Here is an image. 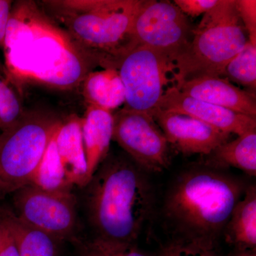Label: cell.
<instances>
[{"mask_svg":"<svg viewBox=\"0 0 256 256\" xmlns=\"http://www.w3.org/2000/svg\"><path fill=\"white\" fill-rule=\"evenodd\" d=\"M248 184L226 170L204 162L176 174L161 208L165 229L172 240L214 247Z\"/></svg>","mask_w":256,"mask_h":256,"instance_id":"cell-2","label":"cell"},{"mask_svg":"<svg viewBox=\"0 0 256 256\" xmlns=\"http://www.w3.org/2000/svg\"><path fill=\"white\" fill-rule=\"evenodd\" d=\"M112 140L149 174L161 172L170 164L169 142L146 112L122 108L114 114Z\"/></svg>","mask_w":256,"mask_h":256,"instance_id":"cell-9","label":"cell"},{"mask_svg":"<svg viewBox=\"0 0 256 256\" xmlns=\"http://www.w3.org/2000/svg\"><path fill=\"white\" fill-rule=\"evenodd\" d=\"M0 74L8 79L6 68H5L4 64L2 63L1 60H0Z\"/></svg>","mask_w":256,"mask_h":256,"instance_id":"cell-30","label":"cell"},{"mask_svg":"<svg viewBox=\"0 0 256 256\" xmlns=\"http://www.w3.org/2000/svg\"><path fill=\"white\" fill-rule=\"evenodd\" d=\"M240 20L246 30L248 41L256 45V1L236 0Z\"/></svg>","mask_w":256,"mask_h":256,"instance_id":"cell-25","label":"cell"},{"mask_svg":"<svg viewBox=\"0 0 256 256\" xmlns=\"http://www.w3.org/2000/svg\"><path fill=\"white\" fill-rule=\"evenodd\" d=\"M158 256H218L214 247L194 242L172 240L162 250Z\"/></svg>","mask_w":256,"mask_h":256,"instance_id":"cell-24","label":"cell"},{"mask_svg":"<svg viewBox=\"0 0 256 256\" xmlns=\"http://www.w3.org/2000/svg\"><path fill=\"white\" fill-rule=\"evenodd\" d=\"M86 188L87 214L95 238L134 244L156 210L149 173L126 153L108 154Z\"/></svg>","mask_w":256,"mask_h":256,"instance_id":"cell-3","label":"cell"},{"mask_svg":"<svg viewBox=\"0 0 256 256\" xmlns=\"http://www.w3.org/2000/svg\"><path fill=\"white\" fill-rule=\"evenodd\" d=\"M64 120L52 112H25L0 134V200L30 184Z\"/></svg>","mask_w":256,"mask_h":256,"instance_id":"cell-6","label":"cell"},{"mask_svg":"<svg viewBox=\"0 0 256 256\" xmlns=\"http://www.w3.org/2000/svg\"><path fill=\"white\" fill-rule=\"evenodd\" d=\"M194 30L188 16L174 3L143 0L133 22L127 52L141 45L150 47L174 64L190 47Z\"/></svg>","mask_w":256,"mask_h":256,"instance_id":"cell-8","label":"cell"},{"mask_svg":"<svg viewBox=\"0 0 256 256\" xmlns=\"http://www.w3.org/2000/svg\"><path fill=\"white\" fill-rule=\"evenodd\" d=\"M62 169L72 186L87 185L86 161L82 137V118L72 116L64 120L54 137Z\"/></svg>","mask_w":256,"mask_h":256,"instance_id":"cell-14","label":"cell"},{"mask_svg":"<svg viewBox=\"0 0 256 256\" xmlns=\"http://www.w3.org/2000/svg\"><path fill=\"white\" fill-rule=\"evenodd\" d=\"M170 144L185 156H207L228 142L230 134L198 120L156 108L152 114Z\"/></svg>","mask_w":256,"mask_h":256,"instance_id":"cell-11","label":"cell"},{"mask_svg":"<svg viewBox=\"0 0 256 256\" xmlns=\"http://www.w3.org/2000/svg\"><path fill=\"white\" fill-rule=\"evenodd\" d=\"M80 256H149L138 250L134 244H116L94 237L84 242Z\"/></svg>","mask_w":256,"mask_h":256,"instance_id":"cell-23","label":"cell"},{"mask_svg":"<svg viewBox=\"0 0 256 256\" xmlns=\"http://www.w3.org/2000/svg\"><path fill=\"white\" fill-rule=\"evenodd\" d=\"M0 220L14 240L20 256H57L60 240L25 223L16 214L0 208Z\"/></svg>","mask_w":256,"mask_h":256,"instance_id":"cell-16","label":"cell"},{"mask_svg":"<svg viewBox=\"0 0 256 256\" xmlns=\"http://www.w3.org/2000/svg\"><path fill=\"white\" fill-rule=\"evenodd\" d=\"M226 240L239 250L256 247V186L248 185L242 200L234 208L224 229Z\"/></svg>","mask_w":256,"mask_h":256,"instance_id":"cell-18","label":"cell"},{"mask_svg":"<svg viewBox=\"0 0 256 256\" xmlns=\"http://www.w3.org/2000/svg\"><path fill=\"white\" fill-rule=\"evenodd\" d=\"M12 5V1L0 0V48L2 50L4 46L5 38Z\"/></svg>","mask_w":256,"mask_h":256,"instance_id":"cell-28","label":"cell"},{"mask_svg":"<svg viewBox=\"0 0 256 256\" xmlns=\"http://www.w3.org/2000/svg\"><path fill=\"white\" fill-rule=\"evenodd\" d=\"M24 112L11 82L0 74V130L3 132L14 126Z\"/></svg>","mask_w":256,"mask_h":256,"instance_id":"cell-22","label":"cell"},{"mask_svg":"<svg viewBox=\"0 0 256 256\" xmlns=\"http://www.w3.org/2000/svg\"><path fill=\"white\" fill-rule=\"evenodd\" d=\"M3 50L12 84L34 82L70 89L99 66L32 2L12 5Z\"/></svg>","mask_w":256,"mask_h":256,"instance_id":"cell-1","label":"cell"},{"mask_svg":"<svg viewBox=\"0 0 256 256\" xmlns=\"http://www.w3.org/2000/svg\"><path fill=\"white\" fill-rule=\"evenodd\" d=\"M158 108L193 118L230 134L256 130V118L194 98L174 85L166 89Z\"/></svg>","mask_w":256,"mask_h":256,"instance_id":"cell-12","label":"cell"},{"mask_svg":"<svg viewBox=\"0 0 256 256\" xmlns=\"http://www.w3.org/2000/svg\"><path fill=\"white\" fill-rule=\"evenodd\" d=\"M234 256H256V255L254 250H242Z\"/></svg>","mask_w":256,"mask_h":256,"instance_id":"cell-29","label":"cell"},{"mask_svg":"<svg viewBox=\"0 0 256 256\" xmlns=\"http://www.w3.org/2000/svg\"><path fill=\"white\" fill-rule=\"evenodd\" d=\"M174 86L194 98L256 118V95L236 86L228 78L202 76Z\"/></svg>","mask_w":256,"mask_h":256,"instance_id":"cell-13","label":"cell"},{"mask_svg":"<svg viewBox=\"0 0 256 256\" xmlns=\"http://www.w3.org/2000/svg\"><path fill=\"white\" fill-rule=\"evenodd\" d=\"M30 184L34 185L45 191L62 193L72 192L73 186L68 182L64 174L57 154L54 138Z\"/></svg>","mask_w":256,"mask_h":256,"instance_id":"cell-20","label":"cell"},{"mask_svg":"<svg viewBox=\"0 0 256 256\" xmlns=\"http://www.w3.org/2000/svg\"><path fill=\"white\" fill-rule=\"evenodd\" d=\"M248 41L236 0H220L194 28L190 46L174 63V85L202 76H223L227 64Z\"/></svg>","mask_w":256,"mask_h":256,"instance_id":"cell-5","label":"cell"},{"mask_svg":"<svg viewBox=\"0 0 256 256\" xmlns=\"http://www.w3.org/2000/svg\"><path fill=\"white\" fill-rule=\"evenodd\" d=\"M114 68L124 84V108L152 116L172 82L174 64L164 54L141 45L124 53Z\"/></svg>","mask_w":256,"mask_h":256,"instance_id":"cell-7","label":"cell"},{"mask_svg":"<svg viewBox=\"0 0 256 256\" xmlns=\"http://www.w3.org/2000/svg\"><path fill=\"white\" fill-rule=\"evenodd\" d=\"M223 76L248 88L256 95V45L248 41L240 52L227 64Z\"/></svg>","mask_w":256,"mask_h":256,"instance_id":"cell-21","label":"cell"},{"mask_svg":"<svg viewBox=\"0 0 256 256\" xmlns=\"http://www.w3.org/2000/svg\"><path fill=\"white\" fill-rule=\"evenodd\" d=\"M0 256H20L14 240L0 220Z\"/></svg>","mask_w":256,"mask_h":256,"instance_id":"cell-27","label":"cell"},{"mask_svg":"<svg viewBox=\"0 0 256 256\" xmlns=\"http://www.w3.org/2000/svg\"><path fill=\"white\" fill-rule=\"evenodd\" d=\"M112 112L87 106L82 118V137L86 161L87 184L109 154L110 142L112 140Z\"/></svg>","mask_w":256,"mask_h":256,"instance_id":"cell-15","label":"cell"},{"mask_svg":"<svg viewBox=\"0 0 256 256\" xmlns=\"http://www.w3.org/2000/svg\"><path fill=\"white\" fill-rule=\"evenodd\" d=\"M13 194L15 214L25 223L60 242L74 235L77 214L76 198L72 192L45 191L28 184Z\"/></svg>","mask_w":256,"mask_h":256,"instance_id":"cell-10","label":"cell"},{"mask_svg":"<svg viewBox=\"0 0 256 256\" xmlns=\"http://www.w3.org/2000/svg\"><path fill=\"white\" fill-rule=\"evenodd\" d=\"M220 2V0H174L173 3L186 16L196 18L213 9Z\"/></svg>","mask_w":256,"mask_h":256,"instance_id":"cell-26","label":"cell"},{"mask_svg":"<svg viewBox=\"0 0 256 256\" xmlns=\"http://www.w3.org/2000/svg\"><path fill=\"white\" fill-rule=\"evenodd\" d=\"M82 84V96L87 106L112 112L124 104V84L117 69L92 70L87 74Z\"/></svg>","mask_w":256,"mask_h":256,"instance_id":"cell-17","label":"cell"},{"mask_svg":"<svg viewBox=\"0 0 256 256\" xmlns=\"http://www.w3.org/2000/svg\"><path fill=\"white\" fill-rule=\"evenodd\" d=\"M143 0H54L44 8L70 38L104 68H114L127 52Z\"/></svg>","mask_w":256,"mask_h":256,"instance_id":"cell-4","label":"cell"},{"mask_svg":"<svg viewBox=\"0 0 256 256\" xmlns=\"http://www.w3.org/2000/svg\"><path fill=\"white\" fill-rule=\"evenodd\" d=\"M207 156L204 162L210 166L222 170L236 168L248 176H256V130L224 143Z\"/></svg>","mask_w":256,"mask_h":256,"instance_id":"cell-19","label":"cell"}]
</instances>
